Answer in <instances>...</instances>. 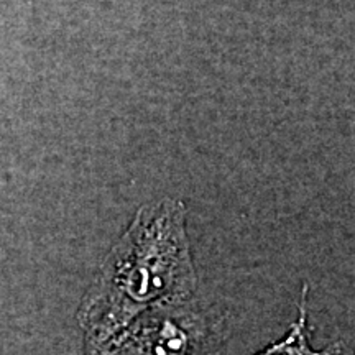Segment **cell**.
Returning <instances> with one entry per match:
<instances>
[{
    "label": "cell",
    "mask_w": 355,
    "mask_h": 355,
    "mask_svg": "<svg viewBox=\"0 0 355 355\" xmlns=\"http://www.w3.org/2000/svg\"><path fill=\"white\" fill-rule=\"evenodd\" d=\"M196 288L183 202L140 207L79 304L84 355H96L146 311L196 298Z\"/></svg>",
    "instance_id": "cell-1"
},
{
    "label": "cell",
    "mask_w": 355,
    "mask_h": 355,
    "mask_svg": "<svg viewBox=\"0 0 355 355\" xmlns=\"http://www.w3.org/2000/svg\"><path fill=\"white\" fill-rule=\"evenodd\" d=\"M229 329L224 313L193 298L146 311L96 355H214Z\"/></svg>",
    "instance_id": "cell-2"
},
{
    "label": "cell",
    "mask_w": 355,
    "mask_h": 355,
    "mask_svg": "<svg viewBox=\"0 0 355 355\" xmlns=\"http://www.w3.org/2000/svg\"><path fill=\"white\" fill-rule=\"evenodd\" d=\"M308 295L309 286L304 285L300 296L298 318L291 324L290 331L257 355H311L314 352V349L311 347V331L308 324Z\"/></svg>",
    "instance_id": "cell-3"
},
{
    "label": "cell",
    "mask_w": 355,
    "mask_h": 355,
    "mask_svg": "<svg viewBox=\"0 0 355 355\" xmlns=\"http://www.w3.org/2000/svg\"><path fill=\"white\" fill-rule=\"evenodd\" d=\"M311 355H355V352L349 344L344 343V340H336V343L326 345V347L321 350H314Z\"/></svg>",
    "instance_id": "cell-4"
}]
</instances>
